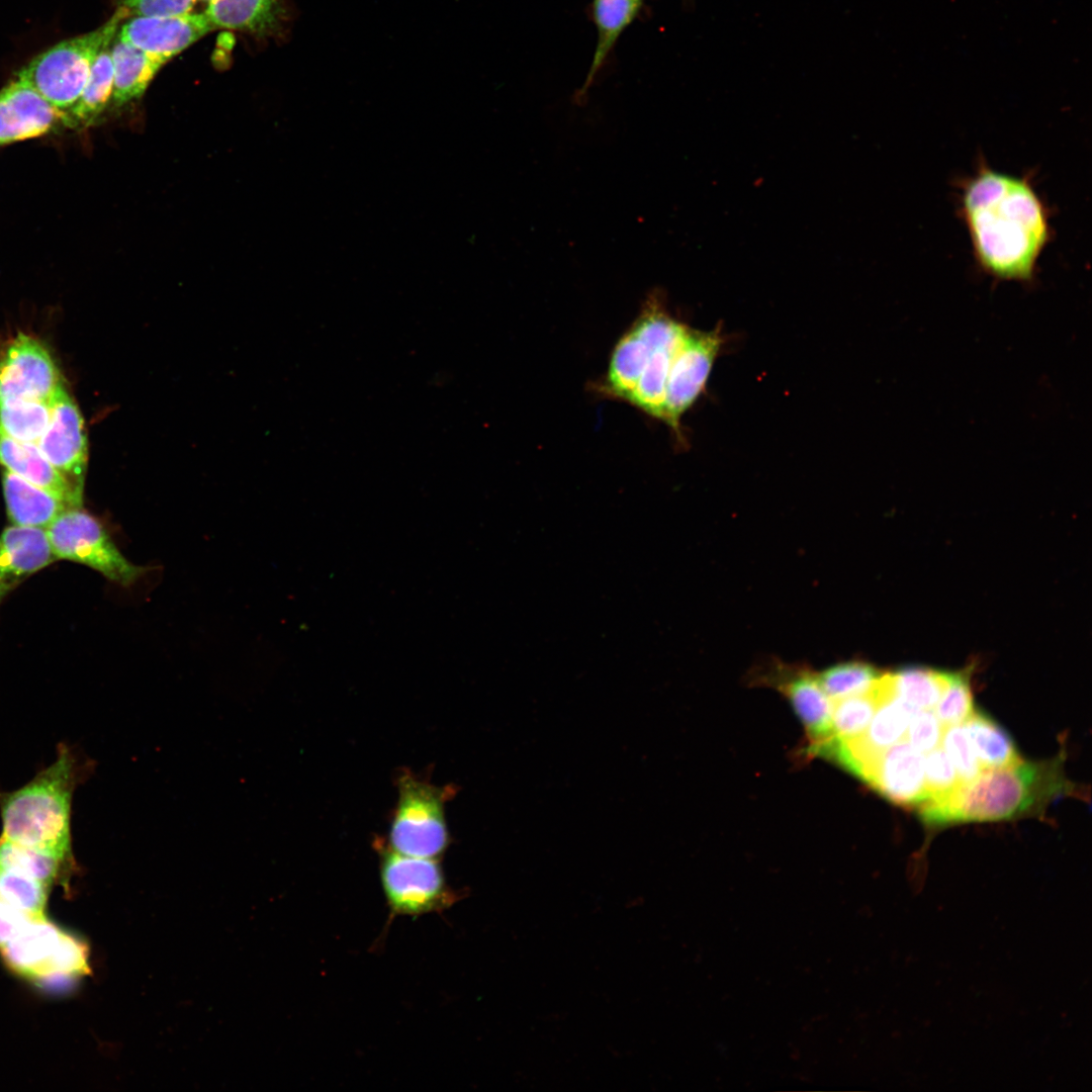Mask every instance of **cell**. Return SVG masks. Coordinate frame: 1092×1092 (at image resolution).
<instances>
[{
	"label": "cell",
	"mask_w": 1092,
	"mask_h": 1092,
	"mask_svg": "<svg viewBox=\"0 0 1092 1092\" xmlns=\"http://www.w3.org/2000/svg\"><path fill=\"white\" fill-rule=\"evenodd\" d=\"M893 696L914 711L934 709L949 679L948 672L906 667L887 673Z\"/></svg>",
	"instance_id": "4316f807"
},
{
	"label": "cell",
	"mask_w": 1092,
	"mask_h": 1092,
	"mask_svg": "<svg viewBox=\"0 0 1092 1092\" xmlns=\"http://www.w3.org/2000/svg\"><path fill=\"white\" fill-rule=\"evenodd\" d=\"M36 917L0 899V948Z\"/></svg>",
	"instance_id": "d590c367"
},
{
	"label": "cell",
	"mask_w": 1092,
	"mask_h": 1092,
	"mask_svg": "<svg viewBox=\"0 0 1092 1092\" xmlns=\"http://www.w3.org/2000/svg\"><path fill=\"white\" fill-rule=\"evenodd\" d=\"M51 418V403L21 398L0 400V434L11 439L37 443Z\"/></svg>",
	"instance_id": "83f0119b"
},
{
	"label": "cell",
	"mask_w": 1092,
	"mask_h": 1092,
	"mask_svg": "<svg viewBox=\"0 0 1092 1092\" xmlns=\"http://www.w3.org/2000/svg\"><path fill=\"white\" fill-rule=\"evenodd\" d=\"M940 746L961 783L972 781L983 770L963 724L944 727Z\"/></svg>",
	"instance_id": "1f68e13d"
},
{
	"label": "cell",
	"mask_w": 1092,
	"mask_h": 1092,
	"mask_svg": "<svg viewBox=\"0 0 1092 1092\" xmlns=\"http://www.w3.org/2000/svg\"><path fill=\"white\" fill-rule=\"evenodd\" d=\"M644 0H593L592 16L597 28L593 60L576 99L582 102L623 31L637 17Z\"/></svg>",
	"instance_id": "7402d4cb"
},
{
	"label": "cell",
	"mask_w": 1092,
	"mask_h": 1092,
	"mask_svg": "<svg viewBox=\"0 0 1092 1092\" xmlns=\"http://www.w3.org/2000/svg\"><path fill=\"white\" fill-rule=\"evenodd\" d=\"M397 793L388 846L412 856L442 855L449 844L445 803L452 790L403 771L397 777Z\"/></svg>",
	"instance_id": "5b68a950"
},
{
	"label": "cell",
	"mask_w": 1092,
	"mask_h": 1092,
	"mask_svg": "<svg viewBox=\"0 0 1092 1092\" xmlns=\"http://www.w3.org/2000/svg\"><path fill=\"white\" fill-rule=\"evenodd\" d=\"M782 688L812 741L811 750L825 743L831 736L833 701L823 690L818 676L800 671Z\"/></svg>",
	"instance_id": "44dd1931"
},
{
	"label": "cell",
	"mask_w": 1092,
	"mask_h": 1092,
	"mask_svg": "<svg viewBox=\"0 0 1092 1092\" xmlns=\"http://www.w3.org/2000/svg\"><path fill=\"white\" fill-rule=\"evenodd\" d=\"M41 453L63 477L83 495L88 460L83 417L65 384L51 401V418L36 443Z\"/></svg>",
	"instance_id": "8fae6325"
},
{
	"label": "cell",
	"mask_w": 1092,
	"mask_h": 1092,
	"mask_svg": "<svg viewBox=\"0 0 1092 1092\" xmlns=\"http://www.w3.org/2000/svg\"><path fill=\"white\" fill-rule=\"evenodd\" d=\"M125 18L126 12L117 8L96 29L63 40L35 56L15 78L26 82L66 114L81 96L97 57L111 43Z\"/></svg>",
	"instance_id": "277c9868"
},
{
	"label": "cell",
	"mask_w": 1092,
	"mask_h": 1092,
	"mask_svg": "<svg viewBox=\"0 0 1092 1092\" xmlns=\"http://www.w3.org/2000/svg\"><path fill=\"white\" fill-rule=\"evenodd\" d=\"M943 727L963 724L975 711L969 676L949 673L948 684L933 709Z\"/></svg>",
	"instance_id": "4dcf8cb0"
},
{
	"label": "cell",
	"mask_w": 1092,
	"mask_h": 1092,
	"mask_svg": "<svg viewBox=\"0 0 1092 1092\" xmlns=\"http://www.w3.org/2000/svg\"><path fill=\"white\" fill-rule=\"evenodd\" d=\"M199 1H202V2L206 3L207 6H208V5L212 4V3H214L216 0H199Z\"/></svg>",
	"instance_id": "74e56055"
},
{
	"label": "cell",
	"mask_w": 1092,
	"mask_h": 1092,
	"mask_svg": "<svg viewBox=\"0 0 1092 1092\" xmlns=\"http://www.w3.org/2000/svg\"><path fill=\"white\" fill-rule=\"evenodd\" d=\"M858 778L901 806L919 808L927 800L924 755L905 740L873 758Z\"/></svg>",
	"instance_id": "7c38bea8"
},
{
	"label": "cell",
	"mask_w": 1092,
	"mask_h": 1092,
	"mask_svg": "<svg viewBox=\"0 0 1092 1092\" xmlns=\"http://www.w3.org/2000/svg\"><path fill=\"white\" fill-rule=\"evenodd\" d=\"M66 122L65 113L20 79L0 91V146L43 135Z\"/></svg>",
	"instance_id": "5bb4252c"
},
{
	"label": "cell",
	"mask_w": 1092,
	"mask_h": 1092,
	"mask_svg": "<svg viewBox=\"0 0 1092 1092\" xmlns=\"http://www.w3.org/2000/svg\"><path fill=\"white\" fill-rule=\"evenodd\" d=\"M817 676L827 696L835 702L867 693L881 674L868 663L849 661L830 666Z\"/></svg>",
	"instance_id": "f1b7e54d"
},
{
	"label": "cell",
	"mask_w": 1092,
	"mask_h": 1092,
	"mask_svg": "<svg viewBox=\"0 0 1092 1092\" xmlns=\"http://www.w3.org/2000/svg\"><path fill=\"white\" fill-rule=\"evenodd\" d=\"M112 89L113 65L109 44L97 57L81 96L66 113V125H89L95 121L110 105Z\"/></svg>",
	"instance_id": "484cf974"
},
{
	"label": "cell",
	"mask_w": 1092,
	"mask_h": 1092,
	"mask_svg": "<svg viewBox=\"0 0 1092 1092\" xmlns=\"http://www.w3.org/2000/svg\"><path fill=\"white\" fill-rule=\"evenodd\" d=\"M2 488L7 517L12 525L47 529L70 508L53 493L2 470Z\"/></svg>",
	"instance_id": "d6986e66"
},
{
	"label": "cell",
	"mask_w": 1092,
	"mask_h": 1092,
	"mask_svg": "<svg viewBox=\"0 0 1092 1092\" xmlns=\"http://www.w3.org/2000/svg\"><path fill=\"white\" fill-rule=\"evenodd\" d=\"M13 588H14V587H12V586H10V585H7V584H1V583H0V603H1V601H2V600H3L4 598H5V596H6V595H7V594H8L9 592H11V590H12Z\"/></svg>",
	"instance_id": "8d00e7d4"
},
{
	"label": "cell",
	"mask_w": 1092,
	"mask_h": 1092,
	"mask_svg": "<svg viewBox=\"0 0 1092 1092\" xmlns=\"http://www.w3.org/2000/svg\"><path fill=\"white\" fill-rule=\"evenodd\" d=\"M57 560L47 530L11 525L0 534V583L15 587Z\"/></svg>",
	"instance_id": "2e32d148"
},
{
	"label": "cell",
	"mask_w": 1092,
	"mask_h": 1092,
	"mask_svg": "<svg viewBox=\"0 0 1092 1092\" xmlns=\"http://www.w3.org/2000/svg\"><path fill=\"white\" fill-rule=\"evenodd\" d=\"M113 89L110 105L120 107L140 98L166 64L125 41L117 32L110 43Z\"/></svg>",
	"instance_id": "ffe728a7"
},
{
	"label": "cell",
	"mask_w": 1092,
	"mask_h": 1092,
	"mask_svg": "<svg viewBox=\"0 0 1092 1092\" xmlns=\"http://www.w3.org/2000/svg\"><path fill=\"white\" fill-rule=\"evenodd\" d=\"M721 332L688 327L667 377L658 420L681 441L680 419L703 392L722 345Z\"/></svg>",
	"instance_id": "9c48e42d"
},
{
	"label": "cell",
	"mask_w": 1092,
	"mask_h": 1092,
	"mask_svg": "<svg viewBox=\"0 0 1092 1092\" xmlns=\"http://www.w3.org/2000/svg\"><path fill=\"white\" fill-rule=\"evenodd\" d=\"M960 204L981 269L1001 280H1031L1051 240V225L1029 178L981 163L963 182Z\"/></svg>",
	"instance_id": "6da1fadb"
},
{
	"label": "cell",
	"mask_w": 1092,
	"mask_h": 1092,
	"mask_svg": "<svg viewBox=\"0 0 1092 1092\" xmlns=\"http://www.w3.org/2000/svg\"><path fill=\"white\" fill-rule=\"evenodd\" d=\"M1062 763L1060 756L1036 762L1021 759L1008 766L982 770L946 796L920 806L919 814L931 826L1037 815L1051 801L1071 790Z\"/></svg>",
	"instance_id": "7a4b0ae2"
},
{
	"label": "cell",
	"mask_w": 1092,
	"mask_h": 1092,
	"mask_svg": "<svg viewBox=\"0 0 1092 1092\" xmlns=\"http://www.w3.org/2000/svg\"><path fill=\"white\" fill-rule=\"evenodd\" d=\"M0 464L28 482L53 493L70 508L82 507L83 495L50 463L35 443L0 434Z\"/></svg>",
	"instance_id": "e0dca14e"
},
{
	"label": "cell",
	"mask_w": 1092,
	"mask_h": 1092,
	"mask_svg": "<svg viewBox=\"0 0 1092 1092\" xmlns=\"http://www.w3.org/2000/svg\"><path fill=\"white\" fill-rule=\"evenodd\" d=\"M926 754L924 756L925 789L927 794L925 803H928L946 796L962 783L941 746L932 749Z\"/></svg>",
	"instance_id": "d6a6232c"
},
{
	"label": "cell",
	"mask_w": 1092,
	"mask_h": 1092,
	"mask_svg": "<svg viewBox=\"0 0 1092 1092\" xmlns=\"http://www.w3.org/2000/svg\"><path fill=\"white\" fill-rule=\"evenodd\" d=\"M943 730L933 709L918 710L909 720L905 740L924 754L940 746Z\"/></svg>",
	"instance_id": "836d02e7"
},
{
	"label": "cell",
	"mask_w": 1092,
	"mask_h": 1092,
	"mask_svg": "<svg viewBox=\"0 0 1092 1092\" xmlns=\"http://www.w3.org/2000/svg\"><path fill=\"white\" fill-rule=\"evenodd\" d=\"M380 880L395 915H422L451 906L458 897L446 883L437 858L406 855L377 841Z\"/></svg>",
	"instance_id": "ba28073f"
},
{
	"label": "cell",
	"mask_w": 1092,
	"mask_h": 1092,
	"mask_svg": "<svg viewBox=\"0 0 1092 1092\" xmlns=\"http://www.w3.org/2000/svg\"><path fill=\"white\" fill-rule=\"evenodd\" d=\"M88 762L59 744L56 760L19 789L0 794V838L54 858L72 871V803Z\"/></svg>",
	"instance_id": "3957f363"
},
{
	"label": "cell",
	"mask_w": 1092,
	"mask_h": 1092,
	"mask_svg": "<svg viewBox=\"0 0 1092 1092\" xmlns=\"http://www.w3.org/2000/svg\"><path fill=\"white\" fill-rule=\"evenodd\" d=\"M88 945L80 938L62 932L41 981L76 979L89 973Z\"/></svg>",
	"instance_id": "f546056e"
},
{
	"label": "cell",
	"mask_w": 1092,
	"mask_h": 1092,
	"mask_svg": "<svg viewBox=\"0 0 1092 1092\" xmlns=\"http://www.w3.org/2000/svg\"><path fill=\"white\" fill-rule=\"evenodd\" d=\"M886 691L880 676L867 693L833 702L831 736L812 752L824 754L835 745L857 739L868 728L881 702L887 697Z\"/></svg>",
	"instance_id": "603a6c76"
},
{
	"label": "cell",
	"mask_w": 1092,
	"mask_h": 1092,
	"mask_svg": "<svg viewBox=\"0 0 1092 1092\" xmlns=\"http://www.w3.org/2000/svg\"><path fill=\"white\" fill-rule=\"evenodd\" d=\"M216 29L205 12L172 16L128 17L117 34L131 46L168 62Z\"/></svg>",
	"instance_id": "4fadbf2b"
},
{
	"label": "cell",
	"mask_w": 1092,
	"mask_h": 1092,
	"mask_svg": "<svg viewBox=\"0 0 1092 1092\" xmlns=\"http://www.w3.org/2000/svg\"><path fill=\"white\" fill-rule=\"evenodd\" d=\"M65 384L48 348L38 339L17 334L0 352V400L21 398L51 403Z\"/></svg>",
	"instance_id": "30bf717a"
},
{
	"label": "cell",
	"mask_w": 1092,
	"mask_h": 1092,
	"mask_svg": "<svg viewBox=\"0 0 1092 1092\" xmlns=\"http://www.w3.org/2000/svg\"><path fill=\"white\" fill-rule=\"evenodd\" d=\"M204 12L215 28L240 30L261 39H281L293 19L288 0H216Z\"/></svg>",
	"instance_id": "9a60e30c"
},
{
	"label": "cell",
	"mask_w": 1092,
	"mask_h": 1092,
	"mask_svg": "<svg viewBox=\"0 0 1092 1092\" xmlns=\"http://www.w3.org/2000/svg\"><path fill=\"white\" fill-rule=\"evenodd\" d=\"M963 725L983 770L1021 760L1010 735L984 713L975 710Z\"/></svg>",
	"instance_id": "cb8c5ba5"
},
{
	"label": "cell",
	"mask_w": 1092,
	"mask_h": 1092,
	"mask_svg": "<svg viewBox=\"0 0 1092 1092\" xmlns=\"http://www.w3.org/2000/svg\"><path fill=\"white\" fill-rule=\"evenodd\" d=\"M46 530L57 559L92 568L122 587L135 584L152 569L130 562L102 522L82 507L66 509Z\"/></svg>",
	"instance_id": "8992f818"
},
{
	"label": "cell",
	"mask_w": 1092,
	"mask_h": 1092,
	"mask_svg": "<svg viewBox=\"0 0 1092 1092\" xmlns=\"http://www.w3.org/2000/svg\"><path fill=\"white\" fill-rule=\"evenodd\" d=\"M196 0H114L128 17L172 16L189 13Z\"/></svg>",
	"instance_id": "e575fe53"
},
{
	"label": "cell",
	"mask_w": 1092,
	"mask_h": 1092,
	"mask_svg": "<svg viewBox=\"0 0 1092 1092\" xmlns=\"http://www.w3.org/2000/svg\"><path fill=\"white\" fill-rule=\"evenodd\" d=\"M648 344V353L634 388L624 401L658 420L674 355L688 326L666 309L661 291L650 292L633 323Z\"/></svg>",
	"instance_id": "52a82bcc"
},
{
	"label": "cell",
	"mask_w": 1092,
	"mask_h": 1092,
	"mask_svg": "<svg viewBox=\"0 0 1092 1092\" xmlns=\"http://www.w3.org/2000/svg\"><path fill=\"white\" fill-rule=\"evenodd\" d=\"M62 932L46 916L36 917L0 948L2 958L16 973L40 981Z\"/></svg>",
	"instance_id": "ac0fdd59"
},
{
	"label": "cell",
	"mask_w": 1092,
	"mask_h": 1092,
	"mask_svg": "<svg viewBox=\"0 0 1092 1092\" xmlns=\"http://www.w3.org/2000/svg\"><path fill=\"white\" fill-rule=\"evenodd\" d=\"M50 887L16 862L0 844V899L31 915L42 916Z\"/></svg>",
	"instance_id": "d4e9b609"
}]
</instances>
